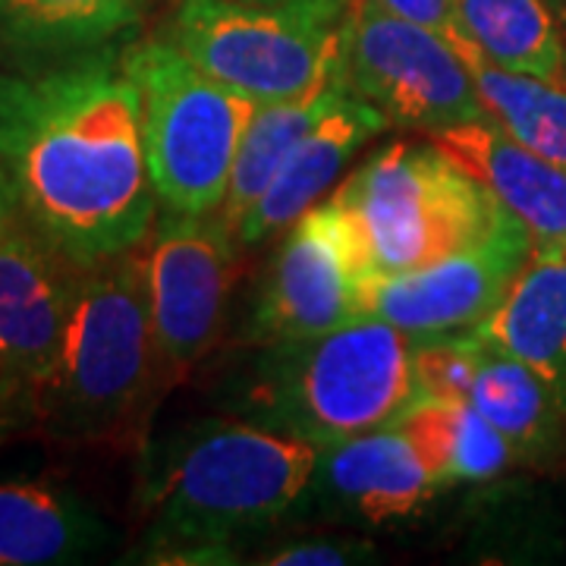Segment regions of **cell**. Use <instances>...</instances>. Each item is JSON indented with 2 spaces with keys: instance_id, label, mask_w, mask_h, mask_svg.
I'll return each mask as SVG.
<instances>
[{
  "instance_id": "cell-11",
  "label": "cell",
  "mask_w": 566,
  "mask_h": 566,
  "mask_svg": "<svg viewBox=\"0 0 566 566\" xmlns=\"http://www.w3.org/2000/svg\"><path fill=\"white\" fill-rule=\"evenodd\" d=\"M363 264L344 218L324 199L283 233L245 324L255 346L315 337L359 315Z\"/></svg>"
},
{
  "instance_id": "cell-21",
  "label": "cell",
  "mask_w": 566,
  "mask_h": 566,
  "mask_svg": "<svg viewBox=\"0 0 566 566\" xmlns=\"http://www.w3.org/2000/svg\"><path fill=\"white\" fill-rule=\"evenodd\" d=\"M488 120L547 161L566 167V76L516 73L491 63L469 41H457Z\"/></svg>"
},
{
  "instance_id": "cell-7",
  "label": "cell",
  "mask_w": 566,
  "mask_h": 566,
  "mask_svg": "<svg viewBox=\"0 0 566 566\" xmlns=\"http://www.w3.org/2000/svg\"><path fill=\"white\" fill-rule=\"evenodd\" d=\"M349 7H255L180 0L167 39L208 76L255 104L305 98L340 70V25Z\"/></svg>"
},
{
  "instance_id": "cell-10",
  "label": "cell",
  "mask_w": 566,
  "mask_h": 566,
  "mask_svg": "<svg viewBox=\"0 0 566 566\" xmlns=\"http://www.w3.org/2000/svg\"><path fill=\"white\" fill-rule=\"evenodd\" d=\"M532 252L535 240L526 227L506 214L488 237L453 255L400 274L363 277L359 315L381 318L412 337L475 331Z\"/></svg>"
},
{
  "instance_id": "cell-15",
  "label": "cell",
  "mask_w": 566,
  "mask_h": 566,
  "mask_svg": "<svg viewBox=\"0 0 566 566\" xmlns=\"http://www.w3.org/2000/svg\"><path fill=\"white\" fill-rule=\"evenodd\" d=\"M390 120L356 95L346 82L340 98L305 133L300 145L277 167L255 205L237 221L233 233L240 245H259L277 233H286L293 223L322 205L344 180L346 167L371 139L385 133Z\"/></svg>"
},
{
  "instance_id": "cell-3",
  "label": "cell",
  "mask_w": 566,
  "mask_h": 566,
  "mask_svg": "<svg viewBox=\"0 0 566 566\" xmlns=\"http://www.w3.org/2000/svg\"><path fill=\"white\" fill-rule=\"evenodd\" d=\"M255 349L237 412L318 447L390 424L419 397L416 337L371 315Z\"/></svg>"
},
{
  "instance_id": "cell-6",
  "label": "cell",
  "mask_w": 566,
  "mask_h": 566,
  "mask_svg": "<svg viewBox=\"0 0 566 566\" xmlns=\"http://www.w3.org/2000/svg\"><path fill=\"white\" fill-rule=\"evenodd\" d=\"M139 88L148 174L167 211H221L245 129L259 104L208 76L174 41L145 39L123 48Z\"/></svg>"
},
{
  "instance_id": "cell-1",
  "label": "cell",
  "mask_w": 566,
  "mask_h": 566,
  "mask_svg": "<svg viewBox=\"0 0 566 566\" xmlns=\"http://www.w3.org/2000/svg\"><path fill=\"white\" fill-rule=\"evenodd\" d=\"M0 167L22 218L82 268L145 243L161 205L123 48L0 76Z\"/></svg>"
},
{
  "instance_id": "cell-25",
  "label": "cell",
  "mask_w": 566,
  "mask_h": 566,
  "mask_svg": "<svg viewBox=\"0 0 566 566\" xmlns=\"http://www.w3.org/2000/svg\"><path fill=\"white\" fill-rule=\"evenodd\" d=\"M387 13L419 22L424 29H434L453 44L463 41V22H460V0H375Z\"/></svg>"
},
{
  "instance_id": "cell-17",
  "label": "cell",
  "mask_w": 566,
  "mask_h": 566,
  "mask_svg": "<svg viewBox=\"0 0 566 566\" xmlns=\"http://www.w3.org/2000/svg\"><path fill=\"white\" fill-rule=\"evenodd\" d=\"M472 334L535 368L566 409V245H535Z\"/></svg>"
},
{
  "instance_id": "cell-27",
  "label": "cell",
  "mask_w": 566,
  "mask_h": 566,
  "mask_svg": "<svg viewBox=\"0 0 566 566\" xmlns=\"http://www.w3.org/2000/svg\"><path fill=\"white\" fill-rule=\"evenodd\" d=\"M237 3H255V7H353V0H237Z\"/></svg>"
},
{
  "instance_id": "cell-28",
  "label": "cell",
  "mask_w": 566,
  "mask_h": 566,
  "mask_svg": "<svg viewBox=\"0 0 566 566\" xmlns=\"http://www.w3.org/2000/svg\"><path fill=\"white\" fill-rule=\"evenodd\" d=\"M22 412H25L22 406L10 403V400H0V438L7 434V428H13V424L20 422Z\"/></svg>"
},
{
  "instance_id": "cell-19",
  "label": "cell",
  "mask_w": 566,
  "mask_h": 566,
  "mask_svg": "<svg viewBox=\"0 0 566 566\" xmlns=\"http://www.w3.org/2000/svg\"><path fill=\"white\" fill-rule=\"evenodd\" d=\"M394 422L419 444L444 488L482 485L520 460L516 447L465 400L419 394Z\"/></svg>"
},
{
  "instance_id": "cell-12",
  "label": "cell",
  "mask_w": 566,
  "mask_h": 566,
  "mask_svg": "<svg viewBox=\"0 0 566 566\" xmlns=\"http://www.w3.org/2000/svg\"><path fill=\"white\" fill-rule=\"evenodd\" d=\"M416 387L475 406L516 447L520 460L557 453L566 409L545 378L479 334L416 337Z\"/></svg>"
},
{
  "instance_id": "cell-23",
  "label": "cell",
  "mask_w": 566,
  "mask_h": 566,
  "mask_svg": "<svg viewBox=\"0 0 566 566\" xmlns=\"http://www.w3.org/2000/svg\"><path fill=\"white\" fill-rule=\"evenodd\" d=\"M344 88V73L337 70L334 80L327 82L324 88H318V92L305 95V98L259 104L255 117H252L249 129H245L240 155H237V167H233V177H230V192H227L221 208L223 221L230 223V227H237V221L268 189V182L274 180V174L286 161V155L334 107V102L340 98Z\"/></svg>"
},
{
  "instance_id": "cell-22",
  "label": "cell",
  "mask_w": 566,
  "mask_h": 566,
  "mask_svg": "<svg viewBox=\"0 0 566 566\" xmlns=\"http://www.w3.org/2000/svg\"><path fill=\"white\" fill-rule=\"evenodd\" d=\"M469 44L488 61L535 76H566V44L551 0H460Z\"/></svg>"
},
{
  "instance_id": "cell-2",
  "label": "cell",
  "mask_w": 566,
  "mask_h": 566,
  "mask_svg": "<svg viewBox=\"0 0 566 566\" xmlns=\"http://www.w3.org/2000/svg\"><path fill=\"white\" fill-rule=\"evenodd\" d=\"M322 447L252 419L182 428L145 469L151 557L230 564L233 542L300 504Z\"/></svg>"
},
{
  "instance_id": "cell-13",
  "label": "cell",
  "mask_w": 566,
  "mask_h": 566,
  "mask_svg": "<svg viewBox=\"0 0 566 566\" xmlns=\"http://www.w3.org/2000/svg\"><path fill=\"white\" fill-rule=\"evenodd\" d=\"M82 271L25 218L0 237V394L29 412L61 349Z\"/></svg>"
},
{
  "instance_id": "cell-9",
  "label": "cell",
  "mask_w": 566,
  "mask_h": 566,
  "mask_svg": "<svg viewBox=\"0 0 566 566\" xmlns=\"http://www.w3.org/2000/svg\"><path fill=\"white\" fill-rule=\"evenodd\" d=\"M237 233L221 211L161 208L142 243L145 293L164 375H182L218 344L237 271Z\"/></svg>"
},
{
  "instance_id": "cell-29",
  "label": "cell",
  "mask_w": 566,
  "mask_h": 566,
  "mask_svg": "<svg viewBox=\"0 0 566 566\" xmlns=\"http://www.w3.org/2000/svg\"><path fill=\"white\" fill-rule=\"evenodd\" d=\"M0 400H10V397H3V394H0ZM10 403H17V400H10ZM17 406H22V403H17ZM22 409H25V406H22Z\"/></svg>"
},
{
  "instance_id": "cell-16",
  "label": "cell",
  "mask_w": 566,
  "mask_h": 566,
  "mask_svg": "<svg viewBox=\"0 0 566 566\" xmlns=\"http://www.w3.org/2000/svg\"><path fill=\"white\" fill-rule=\"evenodd\" d=\"M447 158L463 167L535 245H566V167L506 136L488 117L428 133Z\"/></svg>"
},
{
  "instance_id": "cell-18",
  "label": "cell",
  "mask_w": 566,
  "mask_h": 566,
  "mask_svg": "<svg viewBox=\"0 0 566 566\" xmlns=\"http://www.w3.org/2000/svg\"><path fill=\"white\" fill-rule=\"evenodd\" d=\"M104 538L102 520L61 488L0 482V566L73 564Z\"/></svg>"
},
{
  "instance_id": "cell-26",
  "label": "cell",
  "mask_w": 566,
  "mask_h": 566,
  "mask_svg": "<svg viewBox=\"0 0 566 566\" xmlns=\"http://www.w3.org/2000/svg\"><path fill=\"white\" fill-rule=\"evenodd\" d=\"M22 221V205L17 196V186L10 180V174L0 167V237L10 233V227Z\"/></svg>"
},
{
  "instance_id": "cell-14",
  "label": "cell",
  "mask_w": 566,
  "mask_h": 566,
  "mask_svg": "<svg viewBox=\"0 0 566 566\" xmlns=\"http://www.w3.org/2000/svg\"><path fill=\"white\" fill-rule=\"evenodd\" d=\"M441 488L419 444L390 422L322 447L300 504H315L337 520L387 523L422 510Z\"/></svg>"
},
{
  "instance_id": "cell-24",
  "label": "cell",
  "mask_w": 566,
  "mask_h": 566,
  "mask_svg": "<svg viewBox=\"0 0 566 566\" xmlns=\"http://www.w3.org/2000/svg\"><path fill=\"white\" fill-rule=\"evenodd\" d=\"M375 547L359 538H303L271 551V557H262V564L271 566H344L368 560Z\"/></svg>"
},
{
  "instance_id": "cell-8",
  "label": "cell",
  "mask_w": 566,
  "mask_h": 566,
  "mask_svg": "<svg viewBox=\"0 0 566 566\" xmlns=\"http://www.w3.org/2000/svg\"><path fill=\"white\" fill-rule=\"evenodd\" d=\"M340 73L390 126L438 133L485 117L460 48L434 29L353 0L340 25Z\"/></svg>"
},
{
  "instance_id": "cell-20",
  "label": "cell",
  "mask_w": 566,
  "mask_h": 566,
  "mask_svg": "<svg viewBox=\"0 0 566 566\" xmlns=\"http://www.w3.org/2000/svg\"><path fill=\"white\" fill-rule=\"evenodd\" d=\"M145 0H0V41L17 54L76 57L120 44Z\"/></svg>"
},
{
  "instance_id": "cell-5",
  "label": "cell",
  "mask_w": 566,
  "mask_h": 566,
  "mask_svg": "<svg viewBox=\"0 0 566 566\" xmlns=\"http://www.w3.org/2000/svg\"><path fill=\"white\" fill-rule=\"evenodd\" d=\"M327 202L371 274H400L479 243L506 211L431 139L394 142L365 158Z\"/></svg>"
},
{
  "instance_id": "cell-4",
  "label": "cell",
  "mask_w": 566,
  "mask_h": 566,
  "mask_svg": "<svg viewBox=\"0 0 566 566\" xmlns=\"http://www.w3.org/2000/svg\"><path fill=\"white\" fill-rule=\"evenodd\" d=\"M142 245L88 264L61 349L32 412L63 438H104L139 412L161 378Z\"/></svg>"
}]
</instances>
